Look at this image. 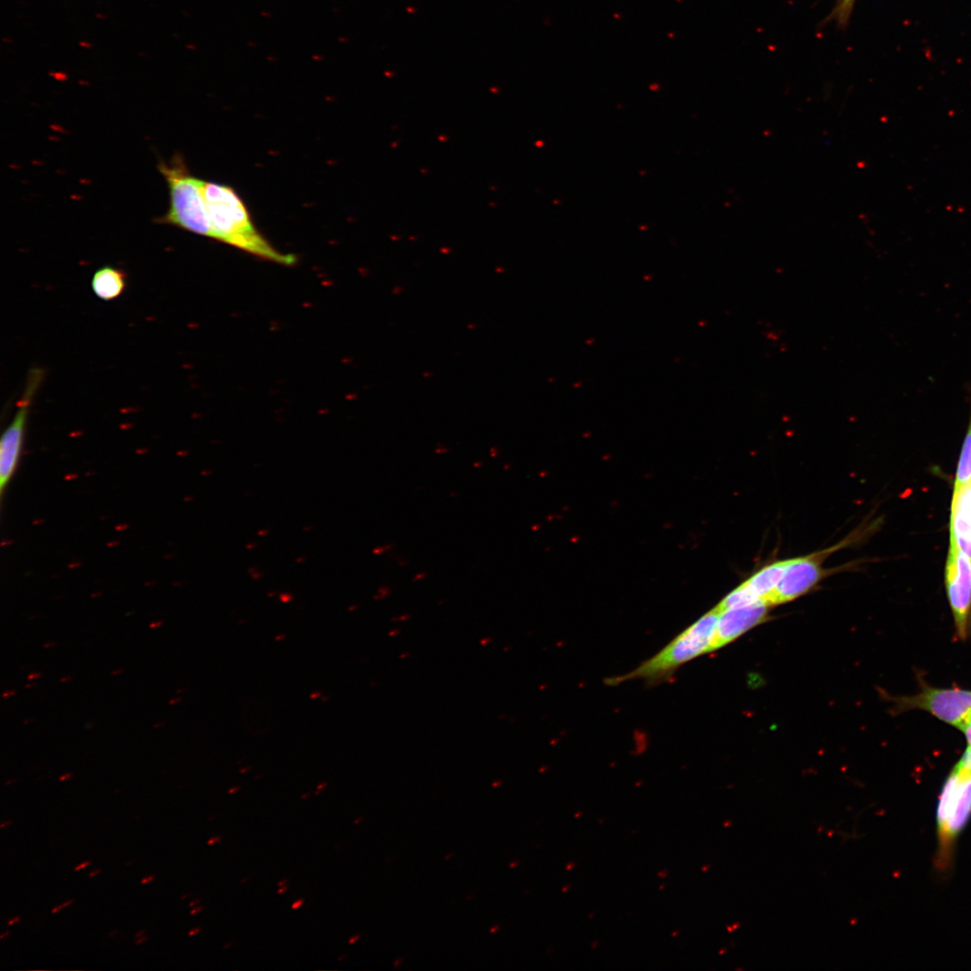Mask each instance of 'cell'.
Wrapping results in <instances>:
<instances>
[{"mask_svg": "<svg viewBox=\"0 0 971 971\" xmlns=\"http://www.w3.org/2000/svg\"><path fill=\"white\" fill-rule=\"evenodd\" d=\"M161 624H162V622H160V621H159V622H156V623H151V624H150V628H157V627H160V626H161Z\"/></svg>", "mask_w": 971, "mask_h": 971, "instance_id": "f1b7e54d", "label": "cell"}, {"mask_svg": "<svg viewBox=\"0 0 971 971\" xmlns=\"http://www.w3.org/2000/svg\"><path fill=\"white\" fill-rule=\"evenodd\" d=\"M945 584L957 635L966 639L971 633V557L950 542Z\"/></svg>", "mask_w": 971, "mask_h": 971, "instance_id": "8992f818", "label": "cell"}, {"mask_svg": "<svg viewBox=\"0 0 971 971\" xmlns=\"http://www.w3.org/2000/svg\"><path fill=\"white\" fill-rule=\"evenodd\" d=\"M11 824V822H6V823H3V824H1V827L3 828V827H4V825H6V824Z\"/></svg>", "mask_w": 971, "mask_h": 971, "instance_id": "8d00e7d4", "label": "cell"}, {"mask_svg": "<svg viewBox=\"0 0 971 971\" xmlns=\"http://www.w3.org/2000/svg\"><path fill=\"white\" fill-rule=\"evenodd\" d=\"M788 559L769 563L754 572L742 583L756 601H766L781 580Z\"/></svg>", "mask_w": 971, "mask_h": 971, "instance_id": "8fae6325", "label": "cell"}, {"mask_svg": "<svg viewBox=\"0 0 971 971\" xmlns=\"http://www.w3.org/2000/svg\"><path fill=\"white\" fill-rule=\"evenodd\" d=\"M424 575H425V574H418V575H416L415 579H419L420 577L424 576Z\"/></svg>", "mask_w": 971, "mask_h": 971, "instance_id": "e575fe53", "label": "cell"}, {"mask_svg": "<svg viewBox=\"0 0 971 971\" xmlns=\"http://www.w3.org/2000/svg\"><path fill=\"white\" fill-rule=\"evenodd\" d=\"M91 285L96 297L102 300H112L124 291L126 274L119 268L104 266L94 272Z\"/></svg>", "mask_w": 971, "mask_h": 971, "instance_id": "7c38bea8", "label": "cell"}, {"mask_svg": "<svg viewBox=\"0 0 971 971\" xmlns=\"http://www.w3.org/2000/svg\"><path fill=\"white\" fill-rule=\"evenodd\" d=\"M99 872H100V869H96V870H94V871H92L91 873H89V876H90V877L95 876V875H96V874H98Z\"/></svg>", "mask_w": 971, "mask_h": 971, "instance_id": "4dcf8cb0", "label": "cell"}, {"mask_svg": "<svg viewBox=\"0 0 971 971\" xmlns=\"http://www.w3.org/2000/svg\"><path fill=\"white\" fill-rule=\"evenodd\" d=\"M971 405V404H970ZM971 478V406L967 432L964 438L957 466L954 486H958Z\"/></svg>", "mask_w": 971, "mask_h": 971, "instance_id": "4fadbf2b", "label": "cell"}, {"mask_svg": "<svg viewBox=\"0 0 971 971\" xmlns=\"http://www.w3.org/2000/svg\"><path fill=\"white\" fill-rule=\"evenodd\" d=\"M146 940H147V937H146V936H142V937H141L140 939H138V940H136V943H137V944H139V943H141V942H144V941H145Z\"/></svg>", "mask_w": 971, "mask_h": 971, "instance_id": "4316f807", "label": "cell"}, {"mask_svg": "<svg viewBox=\"0 0 971 971\" xmlns=\"http://www.w3.org/2000/svg\"><path fill=\"white\" fill-rule=\"evenodd\" d=\"M90 863H91L90 861H85V862H83V863L79 864L78 866H76V867L75 868V870H76V871H77V870H80V869H82L83 868H85V867L88 866V865H89Z\"/></svg>", "mask_w": 971, "mask_h": 971, "instance_id": "e0dca14e", "label": "cell"}, {"mask_svg": "<svg viewBox=\"0 0 971 971\" xmlns=\"http://www.w3.org/2000/svg\"><path fill=\"white\" fill-rule=\"evenodd\" d=\"M121 672H122V670H121V669H120V670H114V671H113V672L111 673V674H113V675H114V674H118V673H121Z\"/></svg>", "mask_w": 971, "mask_h": 971, "instance_id": "836d02e7", "label": "cell"}, {"mask_svg": "<svg viewBox=\"0 0 971 971\" xmlns=\"http://www.w3.org/2000/svg\"><path fill=\"white\" fill-rule=\"evenodd\" d=\"M42 379L43 370L41 369L33 368L31 370L24 391L18 402L17 411L13 421L2 435L0 441L1 494H3L16 468L30 406Z\"/></svg>", "mask_w": 971, "mask_h": 971, "instance_id": "52a82bcc", "label": "cell"}, {"mask_svg": "<svg viewBox=\"0 0 971 971\" xmlns=\"http://www.w3.org/2000/svg\"><path fill=\"white\" fill-rule=\"evenodd\" d=\"M14 694H15V690H10V691L6 690V691H4L3 693V697L6 698V697H10V696L14 695Z\"/></svg>", "mask_w": 971, "mask_h": 971, "instance_id": "ffe728a7", "label": "cell"}, {"mask_svg": "<svg viewBox=\"0 0 971 971\" xmlns=\"http://www.w3.org/2000/svg\"><path fill=\"white\" fill-rule=\"evenodd\" d=\"M71 679H72L71 676H64L63 678L60 679V681L61 682H66V681H69Z\"/></svg>", "mask_w": 971, "mask_h": 971, "instance_id": "484cf974", "label": "cell"}, {"mask_svg": "<svg viewBox=\"0 0 971 971\" xmlns=\"http://www.w3.org/2000/svg\"><path fill=\"white\" fill-rule=\"evenodd\" d=\"M180 700H181V699H171V700L169 701V703H170V704H174L175 702H178V701H180Z\"/></svg>", "mask_w": 971, "mask_h": 971, "instance_id": "1f68e13d", "label": "cell"}, {"mask_svg": "<svg viewBox=\"0 0 971 971\" xmlns=\"http://www.w3.org/2000/svg\"><path fill=\"white\" fill-rule=\"evenodd\" d=\"M949 542L971 557V478L954 486L949 518Z\"/></svg>", "mask_w": 971, "mask_h": 971, "instance_id": "30bf717a", "label": "cell"}, {"mask_svg": "<svg viewBox=\"0 0 971 971\" xmlns=\"http://www.w3.org/2000/svg\"><path fill=\"white\" fill-rule=\"evenodd\" d=\"M855 538L850 536L839 544L806 556L788 559L781 580L773 592L766 599L770 605L791 601L812 590L833 569H826L824 560L835 550L848 546Z\"/></svg>", "mask_w": 971, "mask_h": 971, "instance_id": "5b68a950", "label": "cell"}, {"mask_svg": "<svg viewBox=\"0 0 971 971\" xmlns=\"http://www.w3.org/2000/svg\"><path fill=\"white\" fill-rule=\"evenodd\" d=\"M200 931V928L192 929V931H191L189 932V935H190V936H192V935L196 934L197 932H199Z\"/></svg>", "mask_w": 971, "mask_h": 971, "instance_id": "d4e9b609", "label": "cell"}, {"mask_svg": "<svg viewBox=\"0 0 971 971\" xmlns=\"http://www.w3.org/2000/svg\"><path fill=\"white\" fill-rule=\"evenodd\" d=\"M970 817L971 772L956 765L943 785L937 806L936 865L940 869L949 867L955 842Z\"/></svg>", "mask_w": 971, "mask_h": 971, "instance_id": "277c9868", "label": "cell"}, {"mask_svg": "<svg viewBox=\"0 0 971 971\" xmlns=\"http://www.w3.org/2000/svg\"><path fill=\"white\" fill-rule=\"evenodd\" d=\"M153 878H154V877H153V876L146 877H144V878H143V879L141 880V883H142V884H146V883H147V882H150V881H152V880H153Z\"/></svg>", "mask_w": 971, "mask_h": 971, "instance_id": "603a6c76", "label": "cell"}, {"mask_svg": "<svg viewBox=\"0 0 971 971\" xmlns=\"http://www.w3.org/2000/svg\"><path fill=\"white\" fill-rule=\"evenodd\" d=\"M19 920H20V917H19V916H17V917H14V918L11 919V920H10L9 922H8V924H9V925H12L13 923H14V922H18Z\"/></svg>", "mask_w": 971, "mask_h": 971, "instance_id": "cb8c5ba5", "label": "cell"}, {"mask_svg": "<svg viewBox=\"0 0 971 971\" xmlns=\"http://www.w3.org/2000/svg\"><path fill=\"white\" fill-rule=\"evenodd\" d=\"M70 777H72L71 773H66V774H63L62 776L59 777V780H61V781L66 780V779H69Z\"/></svg>", "mask_w": 971, "mask_h": 971, "instance_id": "7402d4cb", "label": "cell"}, {"mask_svg": "<svg viewBox=\"0 0 971 971\" xmlns=\"http://www.w3.org/2000/svg\"><path fill=\"white\" fill-rule=\"evenodd\" d=\"M236 789H238V788H233V789L229 790V793H232V792H234V791H235V790H236Z\"/></svg>", "mask_w": 971, "mask_h": 971, "instance_id": "60d3db41", "label": "cell"}, {"mask_svg": "<svg viewBox=\"0 0 971 971\" xmlns=\"http://www.w3.org/2000/svg\"><path fill=\"white\" fill-rule=\"evenodd\" d=\"M40 676H41V673H30V674H29V675L27 676V678H28L29 680H31V679H35V678H38V677H40Z\"/></svg>", "mask_w": 971, "mask_h": 971, "instance_id": "ac0fdd59", "label": "cell"}, {"mask_svg": "<svg viewBox=\"0 0 971 971\" xmlns=\"http://www.w3.org/2000/svg\"><path fill=\"white\" fill-rule=\"evenodd\" d=\"M901 710L919 708L959 728L971 714V690L926 687L912 697L897 699Z\"/></svg>", "mask_w": 971, "mask_h": 971, "instance_id": "ba28073f", "label": "cell"}, {"mask_svg": "<svg viewBox=\"0 0 971 971\" xmlns=\"http://www.w3.org/2000/svg\"><path fill=\"white\" fill-rule=\"evenodd\" d=\"M965 734L968 745L971 746V714L966 719V721L959 727Z\"/></svg>", "mask_w": 971, "mask_h": 971, "instance_id": "9a60e30c", "label": "cell"}, {"mask_svg": "<svg viewBox=\"0 0 971 971\" xmlns=\"http://www.w3.org/2000/svg\"><path fill=\"white\" fill-rule=\"evenodd\" d=\"M32 686H35V683L34 684H26L25 688H30V687H32Z\"/></svg>", "mask_w": 971, "mask_h": 971, "instance_id": "74e56055", "label": "cell"}, {"mask_svg": "<svg viewBox=\"0 0 971 971\" xmlns=\"http://www.w3.org/2000/svg\"><path fill=\"white\" fill-rule=\"evenodd\" d=\"M158 170L169 190V208L157 222L213 238L210 221L202 192L203 180L188 170L181 157L161 161Z\"/></svg>", "mask_w": 971, "mask_h": 971, "instance_id": "3957f363", "label": "cell"}, {"mask_svg": "<svg viewBox=\"0 0 971 971\" xmlns=\"http://www.w3.org/2000/svg\"><path fill=\"white\" fill-rule=\"evenodd\" d=\"M770 607L765 601L761 600L720 612L709 653L725 646L762 623L767 618Z\"/></svg>", "mask_w": 971, "mask_h": 971, "instance_id": "9c48e42d", "label": "cell"}, {"mask_svg": "<svg viewBox=\"0 0 971 971\" xmlns=\"http://www.w3.org/2000/svg\"><path fill=\"white\" fill-rule=\"evenodd\" d=\"M286 888H287V887H286V886H284V887H282V888L279 889V890H278V893H279V894H280V893H282V892H283V891H284V890H285Z\"/></svg>", "mask_w": 971, "mask_h": 971, "instance_id": "d590c367", "label": "cell"}, {"mask_svg": "<svg viewBox=\"0 0 971 971\" xmlns=\"http://www.w3.org/2000/svg\"><path fill=\"white\" fill-rule=\"evenodd\" d=\"M219 840H220V838H219V837H213V838H211V839H209V840L208 841V844H209V845H211V844H213V843H215V842H218Z\"/></svg>", "mask_w": 971, "mask_h": 971, "instance_id": "44dd1931", "label": "cell"}, {"mask_svg": "<svg viewBox=\"0 0 971 971\" xmlns=\"http://www.w3.org/2000/svg\"><path fill=\"white\" fill-rule=\"evenodd\" d=\"M957 766L971 772V746L968 745Z\"/></svg>", "mask_w": 971, "mask_h": 971, "instance_id": "5bb4252c", "label": "cell"}, {"mask_svg": "<svg viewBox=\"0 0 971 971\" xmlns=\"http://www.w3.org/2000/svg\"><path fill=\"white\" fill-rule=\"evenodd\" d=\"M53 646H55V643H48V644H45L43 646L45 648H47V647Z\"/></svg>", "mask_w": 971, "mask_h": 971, "instance_id": "d6a6232c", "label": "cell"}, {"mask_svg": "<svg viewBox=\"0 0 971 971\" xmlns=\"http://www.w3.org/2000/svg\"><path fill=\"white\" fill-rule=\"evenodd\" d=\"M201 909H202V908H201V907H200V906H199V907H196V908H194V909H193V910H192V911L191 912V914H194L195 913H197V912L200 911Z\"/></svg>", "mask_w": 971, "mask_h": 971, "instance_id": "f546056e", "label": "cell"}, {"mask_svg": "<svg viewBox=\"0 0 971 971\" xmlns=\"http://www.w3.org/2000/svg\"><path fill=\"white\" fill-rule=\"evenodd\" d=\"M303 902H304V901H303V900H301V899H300V900H298V901H296V902H295V903H294V904H292V906H291V907H292V909H297V908H298V907H299V906H300V905H301V904H303Z\"/></svg>", "mask_w": 971, "mask_h": 971, "instance_id": "d6986e66", "label": "cell"}, {"mask_svg": "<svg viewBox=\"0 0 971 971\" xmlns=\"http://www.w3.org/2000/svg\"><path fill=\"white\" fill-rule=\"evenodd\" d=\"M164 724H165L164 722H163V723H158V724H156V725H155V727H158L159 726H162V725H164Z\"/></svg>", "mask_w": 971, "mask_h": 971, "instance_id": "f35d334b", "label": "cell"}, {"mask_svg": "<svg viewBox=\"0 0 971 971\" xmlns=\"http://www.w3.org/2000/svg\"><path fill=\"white\" fill-rule=\"evenodd\" d=\"M359 938H360V937H359L358 935H356V936H354V937H352V938H351V939L349 940V943H350V944H352V943L355 942V941H356V940H358Z\"/></svg>", "mask_w": 971, "mask_h": 971, "instance_id": "83f0119b", "label": "cell"}, {"mask_svg": "<svg viewBox=\"0 0 971 971\" xmlns=\"http://www.w3.org/2000/svg\"><path fill=\"white\" fill-rule=\"evenodd\" d=\"M8 933H9L8 931H6V932L3 933V934H2L1 936H0V938L2 939V938H3L4 936L7 935Z\"/></svg>", "mask_w": 971, "mask_h": 971, "instance_id": "ab89813d", "label": "cell"}, {"mask_svg": "<svg viewBox=\"0 0 971 971\" xmlns=\"http://www.w3.org/2000/svg\"><path fill=\"white\" fill-rule=\"evenodd\" d=\"M202 192L214 239L265 260L294 264L293 254L280 252L260 233L243 200L232 187L203 181Z\"/></svg>", "mask_w": 971, "mask_h": 971, "instance_id": "6da1fadb", "label": "cell"}, {"mask_svg": "<svg viewBox=\"0 0 971 971\" xmlns=\"http://www.w3.org/2000/svg\"><path fill=\"white\" fill-rule=\"evenodd\" d=\"M718 617L719 612L714 608L655 655L625 674L607 679L606 683L615 685L631 680H643L648 684H655L668 680L684 664L709 653Z\"/></svg>", "mask_w": 971, "mask_h": 971, "instance_id": "7a4b0ae2", "label": "cell"}, {"mask_svg": "<svg viewBox=\"0 0 971 971\" xmlns=\"http://www.w3.org/2000/svg\"><path fill=\"white\" fill-rule=\"evenodd\" d=\"M71 903H73V900H69V901H67V902H65V903H63L62 904H60V905H58V906L54 907V908L52 909V911H51V912H52V913H56V912H58V911L61 910V909H62V908H64L65 906L68 905V904H71Z\"/></svg>", "mask_w": 971, "mask_h": 971, "instance_id": "2e32d148", "label": "cell"}]
</instances>
